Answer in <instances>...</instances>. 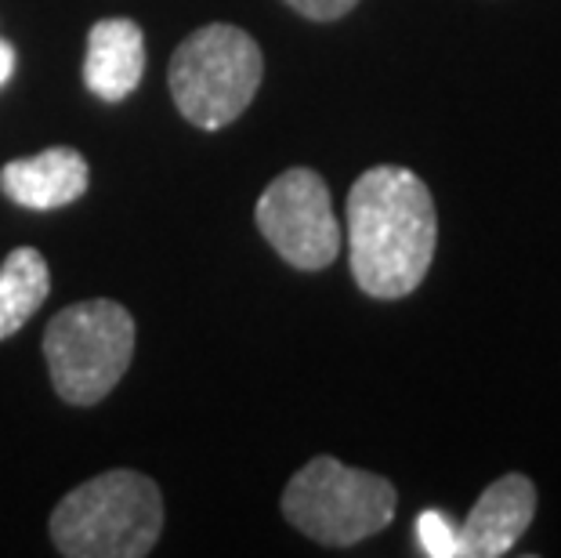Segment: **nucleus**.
I'll return each mask as SVG.
<instances>
[{
	"instance_id": "obj_1",
	"label": "nucleus",
	"mask_w": 561,
	"mask_h": 558,
	"mask_svg": "<svg viewBox=\"0 0 561 558\" xmlns=\"http://www.w3.org/2000/svg\"><path fill=\"white\" fill-rule=\"evenodd\" d=\"M438 218L421 174L380 163L348 193V261L355 283L380 301L413 294L432 269Z\"/></svg>"
},
{
	"instance_id": "obj_2",
	"label": "nucleus",
	"mask_w": 561,
	"mask_h": 558,
	"mask_svg": "<svg viewBox=\"0 0 561 558\" xmlns=\"http://www.w3.org/2000/svg\"><path fill=\"white\" fill-rule=\"evenodd\" d=\"M160 486L127 468L80 482L51 512V540L69 558H141L160 540Z\"/></svg>"
},
{
	"instance_id": "obj_3",
	"label": "nucleus",
	"mask_w": 561,
	"mask_h": 558,
	"mask_svg": "<svg viewBox=\"0 0 561 558\" xmlns=\"http://www.w3.org/2000/svg\"><path fill=\"white\" fill-rule=\"evenodd\" d=\"M265 77V55L247 30L210 22L178 44L167 69L171 99L188 124L203 130L229 127L247 113Z\"/></svg>"
},
{
	"instance_id": "obj_4",
	"label": "nucleus",
	"mask_w": 561,
	"mask_h": 558,
	"mask_svg": "<svg viewBox=\"0 0 561 558\" xmlns=\"http://www.w3.org/2000/svg\"><path fill=\"white\" fill-rule=\"evenodd\" d=\"M135 355V316L121 301H80L44 330V360L58 399L94 407L124 382Z\"/></svg>"
},
{
	"instance_id": "obj_5",
	"label": "nucleus",
	"mask_w": 561,
	"mask_h": 558,
	"mask_svg": "<svg viewBox=\"0 0 561 558\" xmlns=\"http://www.w3.org/2000/svg\"><path fill=\"white\" fill-rule=\"evenodd\" d=\"M399 493L385 475L341 465L337 457H312L286 482L283 515L294 529L330 548H348L396 519Z\"/></svg>"
},
{
	"instance_id": "obj_6",
	"label": "nucleus",
	"mask_w": 561,
	"mask_h": 558,
	"mask_svg": "<svg viewBox=\"0 0 561 558\" xmlns=\"http://www.w3.org/2000/svg\"><path fill=\"white\" fill-rule=\"evenodd\" d=\"M254 221L286 265L301 272L327 269L341 254V225L333 215L330 189L308 168L283 171L261 193Z\"/></svg>"
},
{
	"instance_id": "obj_7",
	"label": "nucleus",
	"mask_w": 561,
	"mask_h": 558,
	"mask_svg": "<svg viewBox=\"0 0 561 558\" xmlns=\"http://www.w3.org/2000/svg\"><path fill=\"white\" fill-rule=\"evenodd\" d=\"M536 515V486L525 475H504L474 501L460 529V558H500L522 540Z\"/></svg>"
},
{
	"instance_id": "obj_8",
	"label": "nucleus",
	"mask_w": 561,
	"mask_h": 558,
	"mask_svg": "<svg viewBox=\"0 0 561 558\" xmlns=\"http://www.w3.org/2000/svg\"><path fill=\"white\" fill-rule=\"evenodd\" d=\"M146 73V33L130 19L94 22L83 58V84L102 102H124Z\"/></svg>"
},
{
	"instance_id": "obj_9",
	"label": "nucleus",
	"mask_w": 561,
	"mask_h": 558,
	"mask_svg": "<svg viewBox=\"0 0 561 558\" xmlns=\"http://www.w3.org/2000/svg\"><path fill=\"white\" fill-rule=\"evenodd\" d=\"M88 182H91L88 160L69 146L44 149L26 160H11L0 171L4 196L33 210H55L73 204V200L88 193Z\"/></svg>"
},
{
	"instance_id": "obj_10",
	"label": "nucleus",
	"mask_w": 561,
	"mask_h": 558,
	"mask_svg": "<svg viewBox=\"0 0 561 558\" xmlns=\"http://www.w3.org/2000/svg\"><path fill=\"white\" fill-rule=\"evenodd\" d=\"M51 294V269L37 247H15L0 265V341L26 327Z\"/></svg>"
},
{
	"instance_id": "obj_11",
	"label": "nucleus",
	"mask_w": 561,
	"mask_h": 558,
	"mask_svg": "<svg viewBox=\"0 0 561 558\" xmlns=\"http://www.w3.org/2000/svg\"><path fill=\"white\" fill-rule=\"evenodd\" d=\"M416 540H421V551L432 558H460V529L442 512H421Z\"/></svg>"
},
{
	"instance_id": "obj_12",
	"label": "nucleus",
	"mask_w": 561,
	"mask_h": 558,
	"mask_svg": "<svg viewBox=\"0 0 561 558\" xmlns=\"http://www.w3.org/2000/svg\"><path fill=\"white\" fill-rule=\"evenodd\" d=\"M297 15L312 19V22H333L341 15H348V11L359 4V0H286Z\"/></svg>"
},
{
	"instance_id": "obj_13",
	"label": "nucleus",
	"mask_w": 561,
	"mask_h": 558,
	"mask_svg": "<svg viewBox=\"0 0 561 558\" xmlns=\"http://www.w3.org/2000/svg\"><path fill=\"white\" fill-rule=\"evenodd\" d=\"M11 73H15V47L0 41V84H8Z\"/></svg>"
}]
</instances>
